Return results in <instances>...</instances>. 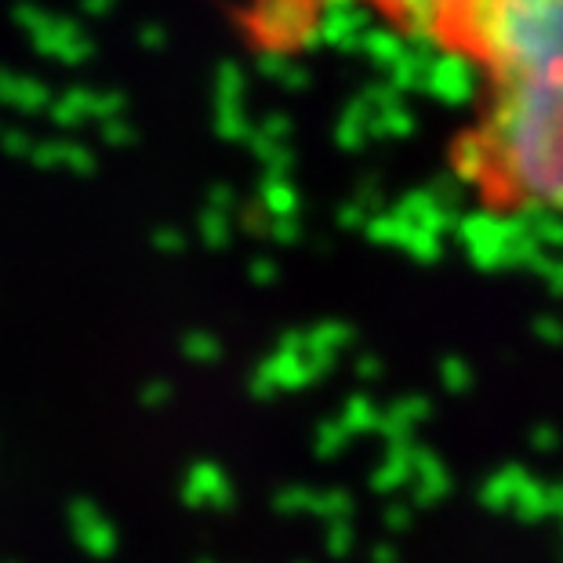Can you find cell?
I'll use <instances>...</instances> for the list:
<instances>
[{
	"mask_svg": "<svg viewBox=\"0 0 563 563\" xmlns=\"http://www.w3.org/2000/svg\"><path fill=\"white\" fill-rule=\"evenodd\" d=\"M437 44L487 80L454 178L495 214H563V0H462Z\"/></svg>",
	"mask_w": 563,
	"mask_h": 563,
	"instance_id": "obj_1",
	"label": "cell"
},
{
	"mask_svg": "<svg viewBox=\"0 0 563 563\" xmlns=\"http://www.w3.org/2000/svg\"><path fill=\"white\" fill-rule=\"evenodd\" d=\"M317 0H251L247 30L262 52H302L317 44Z\"/></svg>",
	"mask_w": 563,
	"mask_h": 563,
	"instance_id": "obj_2",
	"label": "cell"
},
{
	"mask_svg": "<svg viewBox=\"0 0 563 563\" xmlns=\"http://www.w3.org/2000/svg\"><path fill=\"white\" fill-rule=\"evenodd\" d=\"M15 22H19V30L30 33L33 47H37L44 58H55V63H63V66L88 63L91 52H95L88 30H84L80 22L47 15V11L37 4H19Z\"/></svg>",
	"mask_w": 563,
	"mask_h": 563,
	"instance_id": "obj_3",
	"label": "cell"
},
{
	"mask_svg": "<svg viewBox=\"0 0 563 563\" xmlns=\"http://www.w3.org/2000/svg\"><path fill=\"white\" fill-rule=\"evenodd\" d=\"M371 30L364 0H328L317 15V44L334 52H361V37Z\"/></svg>",
	"mask_w": 563,
	"mask_h": 563,
	"instance_id": "obj_4",
	"label": "cell"
},
{
	"mask_svg": "<svg viewBox=\"0 0 563 563\" xmlns=\"http://www.w3.org/2000/svg\"><path fill=\"white\" fill-rule=\"evenodd\" d=\"M378 4L386 8V15L393 22H400L404 37H411L418 44H437L443 19H448L451 8L462 4V0H378Z\"/></svg>",
	"mask_w": 563,
	"mask_h": 563,
	"instance_id": "obj_5",
	"label": "cell"
},
{
	"mask_svg": "<svg viewBox=\"0 0 563 563\" xmlns=\"http://www.w3.org/2000/svg\"><path fill=\"white\" fill-rule=\"evenodd\" d=\"M124 110V95H102V91H88V88H69L63 95H55L52 99V113L58 124H80V121H91V117H99V121H106V117H113Z\"/></svg>",
	"mask_w": 563,
	"mask_h": 563,
	"instance_id": "obj_6",
	"label": "cell"
},
{
	"mask_svg": "<svg viewBox=\"0 0 563 563\" xmlns=\"http://www.w3.org/2000/svg\"><path fill=\"white\" fill-rule=\"evenodd\" d=\"M52 88L37 77H19V74H8L0 69V106L8 110H26V113H41V110H52Z\"/></svg>",
	"mask_w": 563,
	"mask_h": 563,
	"instance_id": "obj_7",
	"label": "cell"
},
{
	"mask_svg": "<svg viewBox=\"0 0 563 563\" xmlns=\"http://www.w3.org/2000/svg\"><path fill=\"white\" fill-rule=\"evenodd\" d=\"M361 52L367 58H375L378 66L393 69L407 52H411V47H407V37H404L400 30H393V26H371L364 37H361Z\"/></svg>",
	"mask_w": 563,
	"mask_h": 563,
	"instance_id": "obj_8",
	"label": "cell"
},
{
	"mask_svg": "<svg viewBox=\"0 0 563 563\" xmlns=\"http://www.w3.org/2000/svg\"><path fill=\"white\" fill-rule=\"evenodd\" d=\"M258 74L273 84H280L287 91H302L309 84L306 66L298 63L295 55H284V52H258Z\"/></svg>",
	"mask_w": 563,
	"mask_h": 563,
	"instance_id": "obj_9",
	"label": "cell"
},
{
	"mask_svg": "<svg viewBox=\"0 0 563 563\" xmlns=\"http://www.w3.org/2000/svg\"><path fill=\"white\" fill-rule=\"evenodd\" d=\"M244 69L236 63L219 66V80H214V95H219V106H244Z\"/></svg>",
	"mask_w": 563,
	"mask_h": 563,
	"instance_id": "obj_10",
	"label": "cell"
},
{
	"mask_svg": "<svg viewBox=\"0 0 563 563\" xmlns=\"http://www.w3.org/2000/svg\"><path fill=\"white\" fill-rule=\"evenodd\" d=\"M219 128H222V135H247L251 124H247V117H244V106H219Z\"/></svg>",
	"mask_w": 563,
	"mask_h": 563,
	"instance_id": "obj_11",
	"label": "cell"
},
{
	"mask_svg": "<svg viewBox=\"0 0 563 563\" xmlns=\"http://www.w3.org/2000/svg\"><path fill=\"white\" fill-rule=\"evenodd\" d=\"M80 8H84V15H88V19H102V15H110V11L117 8V0H80Z\"/></svg>",
	"mask_w": 563,
	"mask_h": 563,
	"instance_id": "obj_12",
	"label": "cell"
},
{
	"mask_svg": "<svg viewBox=\"0 0 563 563\" xmlns=\"http://www.w3.org/2000/svg\"><path fill=\"white\" fill-rule=\"evenodd\" d=\"M139 41H142V44H146V47H150V52H161V47L167 44V33H164L161 26H146V30H142V33H139Z\"/></svg>",
	"mask_w": 563,
	"mask_h": 563,
	"instance_id": "obj_13",
	"label": "cell"
}]
</instances>
